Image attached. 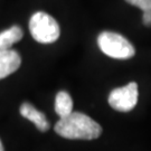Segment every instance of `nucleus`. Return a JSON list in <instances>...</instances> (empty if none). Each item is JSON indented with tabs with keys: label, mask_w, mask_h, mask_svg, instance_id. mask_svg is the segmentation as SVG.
Returning <instances> with one entry per match:
<instances>
[{
	"label": "nucleus",
	"mask_w": 151,
	"mask_h": 151,
	"mask_svg": "<svg viewBox=\"0 0 151 151\" xmlns=\"http://www.w3.org/2000/svg\"><path fill=\"white\" fill-rule=\"evenodd\" d=\"M22 64V57L14 49H0V80L16 72Z\"/></svg>",
	"instance_id": "39448f33"
},
{
	"label": "nucleus",
	"mask_w": 151,
	"mask_h": 151,
	"mask_svg": "<svg viewBox=\"0 0 151 151\" xmlns=\"http://www.w3.org/2000/svg\"><path fill=\"white\" fill-rule=\"evenodd\" d=\"M143 24L146 26H151V9L150 10H145L143 11Z\"/></svg>",
	"instance_id": "9d476101"
},
{
	"label": "nucleus",
	"mask_w": 151,
	"mask_h": 151,
	"mask_svg": "<svg viewBox=\"0 0 151 151\" xmlns=\"http://www.w3.org/2000/svg\"><path fill=\"white\" fill-rule=\"evenodd\" d=\"M138 85L132 82L123 87L115 88L109 95V104L120 112H129L138 103Z\"/></svg>",
	"instance_id": "20e7f679"
},
{
	"label": "nucleus",
	"mask_w": 151,
	"mask_h": 151,
	"mask_svg": "<svg viewBox=\"0 0 151 151\" xmlns=\"http://www.w3.org/2000/svg\"><path fill=\"white\" fill-rule=\"evenodd\" d=\"M24 36L22 29L19 26H12L0 32V49L10 48L14 44L18 43Z\"/></svg>",
	"instance_id": "0eeeda50"
},
{
	"label": "nucleus",
	"mask_w": 151,
	"mask_h": 151,
	"mask_svg": "<svg viewBox=\"0 0 151 151\" xmlns=\"http://www.w3.org/2000/svg\"><path fill=\"white\" fill-rule=\"evenodd\" d=\"M97 44L104 54L116 60H128L135 53L132 44L116 32H103L97 38Z\"/></svg>",
	"instance_id": "7ed1b4c3"
},
{
	"label": "nucleus",
	"mask_w": 151,
	"mask_h": 151,
	"mask_svg": "<svg viewBox=\"0 0 151 151\" xmlns=\"http://www.w3.org/2000/svg\"><path fill=\"white\" fill-rule=\"evenodd\" d=\"M55 111L60 118H64L73 112V100L67 92L60 91L57 93L55 99Z\"/></svg>",
	"instance_id": "6e6552de"
},
{
	"label": "nucleus",
	"mask_w": 151,
	"mask_h": 151,
	"mask_svg": "<svg viewBox=\"0 0 151 151\" xmlns=\"http://www.w3.org/2000/svg\"><path fill=\"white\" fill-rule=\"evenodd\" d=\"M20 114L25 119L32 121L37 127V129L42 132H46L49 129V123L45 114L39 112L38 110L32 106L29 103H24L20 106Z\"/></svg>",
	"instance_id": "423d86ee"
},
{
	"label": "nucleus",
	"mask_w": 151,
	"mask_h": 151,
	"mask_svg": "<svg viewBox=\"0 0 151 151\" xmlns=\"http://www.w3.org/2000/svg\"><path fill=\"white\" fill-rule=\"evenodd\" d=\"M4 150V146H2V143H1V141H0V151Z\"/></svg>",
	"instance_id": "9b49d317"
},
{
	"label": "nucleus",
	"mask_w": 151,
	"mask_h": 151,
	"mask_svg": "<svg viewBox=\"0 0 151 151\" xmlns=\"http://www.w3.org/2000/svg\"><path fill=\"white\" fill-rule=\"evenodd\" d=\"M55 132L70 140H94L101 135L102 128L86 114L72 112L55 124Z\"/></svg>",
	"instance_id": "f257e3e1"
},
{
	"label": "nucleus",
	"mask_w": 151,
	"mask_h": 151,
	"mask_svg": "<svg viewBox=\"0 0 151 151\" xmlns=\"http://www.w3.org/2000/svg\"><path fill=\"white\" fill-rule=\"evenodd\" d=\"M29 30L32 38L42 44H52L60 37V26L48 14L38 11L29 20Z\"/></svg>",
	"instance_id": "f03ea898"
},
{
	"label": "nucleus",
	"mask_w": 151,
	"mask_h": 151,
	"mask_svg": "<svg viewBox=\"0 0 151 151\" xmlns=\"http://www.w3.org/2000/svg\"><path fill=\"white\" fill-rule=\"evenodd\" d=\"M127 1L130 5L135 6L143 11L151 9V0H127Z\"/></svg>",
	"instance_id": "1a4fd4ad"
}]
</instances>
